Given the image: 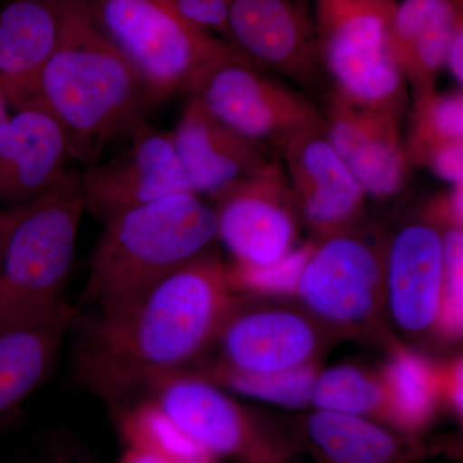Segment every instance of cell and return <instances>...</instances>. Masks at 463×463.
Listing matches in <instances>:
<instances>
[{
  "label": "cell",
  "mask_w": 463,
  "mask_h": 463,
  "mask_svg": "<svg viewBox=\"0 0 463 463\" xmlns=\"http://www.w3.org/2000/svg\"><path fill=\"white\" fill-rule=\"evenodd\" d=\"M230 267L209 249L123 306L99 313L76 347L79 380L118 404L173 376L218 339L236 309Z\"/></svg>",
  "instance_id": "obj_1"
},
{
  "label": "cell",
  "mask_w": 463,
  "mask_h": 463,
  "mask_svg": "<svg viewBox=\"0 0 463 463\" xmlns=\"http://www.w3.org/2000/svg\"><path fill=\"white\" fill-rule=\"evenodd\" d=\"M439 3L440 0H403L395 8L389 33V51L403 78L413 43Z\"/></svg>",
  "instance_id": "obj_30"
},
{
  "label": "cell",
  "mask_w": 463,
  "mask_h": 463,
  "mask_svg": "<svg viewBox=\"0 0 463 463\" xmlns=\"http://www.w3.org/2000/svg\"><path fill=\"white\" fill-rule=\"evenodd\" d=\"M441 392L457 414H462V364H456L441 373Z\"/></svg>",
  "instance_id": "obj_35"
},
{
  "label": "cell",
  "mask_w": 463,
  "mask_h": 463,
  "mask_svg": "<svg viewBox=\"0 0 463 463\" xmlns=\"http://www.w3.org/2000/svg\"><path fill=\"white\" fill-rule=\"evenodd\" d=\"M443 234L444 277L438 332L447 339L462 334L463 233L462 228H448Z\"/></svg>",
  "instance_id": "obj_29"
},
{
  "label": "cell",
  "mask_w": 463,
  "mask_h": 463,
  "mask_svg": "<svg viewBox=\"0 0 463 463\" xmlns=\"http://www.w3.org/2000/svg\"><path fill=\"white\" fill-rule=\"evenodd\" d=\"M410 136L404 143L411 165H422L423 158L443 143L463 138L462 90L438 93L429 87L413 93Z\"/></svg>",
  "instance_id": "obj_24"
},
{
  "label": "cell",
  "mask_w": 463,
  "mask_h": 463,
  "mask_svg": "<svg viewBox=\"0 0 463 463\" xmlns=\"http://www.w3.org/2000/svg\"><path fill=\"white\" fill-rule=\"evenodd\" d=\"M397 0H316L319 61L334 93L362 108L403 114L404 78L389 51Z\"/></svg>",
  "instance_id": "obj_6"
},
{
  "label": "cell",
  "mask_w": 463,
  "mask_h": 463,
  "mask_svg": "<svg viewBox=\"0 0 463 463\" xmlns=\"http://www.w3.org/2000/svg\"><path fill=\"white\" fill-rule=\"evenodd\" d=\"M33 463H90L87 457L65 440L52 441Z\"/></svg>",
  "instance_id": "obj_34"
},
{
  "label": "cell",
  "mask_w": 463,
  "mask_h": 463,
  "mask_svg": "<svg viewBox=\"0 0 463 463\" xmlns=\"http://www.w3.org/2000/svg\"><path fill=\"white\" fill-rule=\"evenodd\" d=\"M316 246L292 249L285 257L268 264H234L230 268L234 288L272 297L297 295L301 273Z\"/></svg>",
  "instance_id": "obj_28"
},
{
  "label": "cell",
  "mask_w": 463,
  "mask_h": 463,
  "mask_svg": "<svg viewBox=\"0 0 463 463\" xmlns=\"http://www.w3.org/2000/svg\"><path fill=\"white\" fill-rule=\"evenodd\" d=\"M323 121L328 141L365 196L386 200L403 188L411 164L401 115L356 106L332 91Z\"/></svg>",
  "instance_id": "obj_12"
},
{
  "label": "cell",
  "mask_w": 463,
  "mask_h": 463,
  "mask_svg": "<svg viewBox=\"0 0 463 463\" xmlns=\"http://www.w3.org/2000/svg\"><path fill=\"white\" fill-rule=\"evenodd\" d=\"M223 373H268L315 364L321 335L304 313L288 307L234 309L219 334Z\"/></svg>",
  "instance_id": "obj_16"
},
{
  "label": "cell",
  "mask_w": 463,
  "mask_h": 463,
  "mask_svg": "<svg viewBox=\"0 0 463 463\" xmlns=\"http://www.w3.org/2000/svg\"><path fill=\"white\" fill-rule=\"evenodd\" d=\"M71 160L69 139L47 109H14L0 125V206L33 203L66 175Z\"/></svg>",
  "instance_id": "obj_17"
},
{
  "label": "cell",
  "mask_w": 463,
  "mask_h": 463,
  "mask_svg": "<svg viewBox=\"0 0 463 463\" xmlns=\"http://www.w3.org/2000/svg\"><path fill=\"white\" fill-rule=\"evenodd\" d=\"M312 404L317 410L364 417L389 426L383 380L356 365H335L318 373Z\"/></svg>",
  "instance_id": "obj_23"
},
{
  "label": "cell",
  "mask_w": 463,
  "mask_h": 463,
  "mask_svg": "<svg viewBox=\"0 0 463 463\" xmlns=\"http://www.w3.org/2000/svg\"><path fill=\"white\" fill-rule=\"evenodd\" d=\"M283 154L286 176L307 223L323 240L350 231L365 194L337 156L325 127L298 134Z\"/></svg>",
  "instance_id": "obj_14"
},
{
  "label": "cell",
  "mask_w": 463,
  "mask_h": 463,
  "mask_svg": "<svg viewBox=\"0 0 463 463\" xmlns=\"http://www.w3.org/2000/svg\"><path fill=\"white\" fill-rule=\"evenodd\" d=\"M125 437L130 447L143 448L174 463H218L219 458L188 437L155 405L125 416Z\"/></svg>",
  "instance_id": "obj_26"
},
{
  "label": "cell",
  "mask_w": 463,
  "mask_h": 463,
  "mask_svg": "<svg viewBox=\"0 0 463 463\" xmlns=\"http://www.w3.org/2000/svg\"><path fill=\"white\" fill-rule=\"evenodd\" d=\"M155 407L216 458L240 463H294L281 439L213 383L170 376Z\"/></svg>",
  "instance_id": "obj_9"
},
{
  "label": "cell",
  "mask_w": 463,
  "mask_h": 463,
  "mask_svg": "<svg viewBox=\"0 0 463 463\" xmlns=\"http://www.w3.org/2000/svg\"><path fill=\"white\" fill-rule=\"evenodd\" d=\"M443 277L440 230L422 221L395 234L385 254L383 294L399 330L411 336L438 331Z\"/></svg>",
  "instance_id": "obj_15"
},
{
  "label": "cell",
  "mask_w": 463,
  "mask_h": 463,
  "mask_svg": "<svg viewBox=\"0 0 463 463\" xmlns=\"http://www.w3.org/2000/svg\"><path fill=\"white\" fill-rule=\"evenodd\" d=\"M87 212L80 173L66 175L20 207L0 265V332L75 317L63 297Z\"/></svg>",
  "instance_id": "obj_4"
},
{
  "label": "cell",
  "mask_w": 463,
  "mask_h": 463,
  "mask_svg": "<svg viewBox=\"0 0 463 463\" xmlns=\"http://www.w3.org/2000/svg\"><path fill=\"white\" fill-rule=\"evenodd\" d=\"M450 185H463V138L455 139L432 148L422 165Z\"/></svg>",
  "instance_id": "obj_32"
},
{
  "label": "cell",
  "mask_w": 463,
  "mask_h": 463,
  "mask_svg": "<svg viewBox=\"0 0 463 463\" xmlns=\"http://www.w3.org/2000/svg\"><path fill=\"white\" fill-rule=\"evenodd\" d=\"M118 463H174L166 457L158 455L152 450L143 449L138 447H129L123 458Z\"/></svg>",
  "instance_id": "obj_37"
},
{
  "label": "cell",
  "mask_w": 463,
  "mask_h": 463,
  "mask_svg": "<svg viewBox=\"0 0 463 463\" xmlns=\"http://www.w3.org/2000/svg\"><path fill=\"white\" fill-rule=\"evenodd\" d=\"M102 223L83 294L99 313L123 306L218 239L214 206L192 192L115 213Z\"/></svg>",
  "instance_id": "obj_3"
},
{
  "label": "cell",
  "mask_w": 463,
  "mask_h": 463,
  "mask_svg": "<svg viewBox=\"0 0 463 463\" xmlns=\"http://www.w3.org/2000/svg\"><path fill=\"white\" fill-rule=\"evenodd\" d=\"M38 106L62 127L72 158L97 164L111 143L129 139L154 109L147 87L103 32L91 0H71L56 51L38 85Z\"/></svg>",
  "instance_id": "obj_2"
},
{
  "label": "cell",
  "mask_w": 463,
  "mask_h": 463,
  "mask_svg": "<svg viewBox=\"0 0 463 463\" xmlns=\"http://www.w3.org/2000/svg\"><path fill=\"white\" fill-rule=\"evenodd\" d=\"M188 93L234 132L263 146L283 148L298 134L325 127L312 100L233 47L207 67Z\"/></svg>",
  "instance_id": "obj_7"
},
{
  "label": "cell",
  "mask_w": 463,
  "mask_h": 463,
  "mask_svg": "<svg viewBox=\"0 0 463 463\" xmlns=\"http://www.w3.org/2000/svg\"><path fill=\"white\" fill-rule=\"evenodd\" d=\"M173 3L192 25L227 38L228 18L234 0H173Z\"/></svg>",
  "instance_id": "obj_31"
},
{
  "label": "cell",
  "mask_w": 463,
  "mask_h": 463,
  "mask_svg": "<svg viewBox=\"0 0 463 463\" xmlns=\"http://www.w3.org/2000/svg\"><path fill=\"white\" fill-rule=\"evenodd\" d=\"M212 197L218 239L236 263H272L294 249L298 203L279 163L272 161Z\"/></svg>",
  "instance_id": "obj_10"
},
{
  "label": "cell",
  "mask_w": 463,
  "mask_h": 463,
  "mask_svg": "<svg viewBox=\"0 0 463 463\" xmlns=\"http://www.w3.org/2000/svg\"><path fill=\"white\" fill-rule=\"evenodd\" d=\"M318 373L315 362L279 373H222L221 380L245 397L289 410H300L312 404L313 388Z\"/></svg>",
  "instance_id": "obj_27"
},
{
  "label": "cell",
  "mask_w": 463,
  "mask_h": 463,
  "mask_svg": "<svg viewBox=\"0 0 463 463\" xmlns=\"http://www.w3.org/2000/svg\"><path fill=\"white\" fill-rule=\"evenodd\" d=\"M70 5L71 0H9L0 8V84L12 111L38 106L39 80Z\"/></svg>",
  "instance_id": "obj_19"
},
{
  "label": "cell",
  "mask_w": 463,
  "mask_h": 463,
  "mask_svg": "<svg viewBox=\"0 0 463 463\" xmlns=\"http://www.w3.org/2000/svg\"><path fill=\"white\" fill-rule=\"evenodd\" d=\"M462 214L463 185H452L447 194L432 201L423 221L443 232L448 228H462Z\"/></svg>",
  "instance_id": "obj_33"
},
{
  "label": "cell",
  "mask_w": 463,
  "mask_h": 463,
  "mask_svg": "<svg viewBox=\"0 0 463 463\" xmlns=\"http://www.w3.org/2000/svg\"><path fill=\"white\" fill-rule=\"evenodd\" d=\"M446 66L457 83L463 84V26L457 30L446 57Z\"/></svg>",
  "instance_id": "obj_36"
},
{
  "label": "cell",
  "mask_w": 463,
  "mask_h": 463,
  "mask_svg": "<svg viewBox=\"0 0 463 463\" xmlns=\"http://www.w3.org/2000/svg\"><path fill=\"white\" fill-rule=\"evenodd\" d=\"M170 136L190 190L199 196H214L272 163L263 145L234 132L191 96Z\"/></svg>",
  "instance_id": "obj_18"
},
{
  "label": "cell",
  "mask_w": 463,
  "mask_h": 463,
  "mask_svg": "<svg viewBox=\"0 0 463 463\" xmlns=\"http://www.w3.org/2000/svg\"><path fill=\"white\" fill-rule=\"evenodd\" d=\"M103 32L130 61L154 108L197 79L232 45L192 25L173 0H91Z\"/></svg>",
  "instance_id": "obj_5"
},
{
  "label": "cell",
  "mask_w": 463,
  "mask_h": 463,
  "mask_svg": "<svg viewBox=\"0 0 463 463\" xmlns=\"http://www.w3.org/2000/svg\"><path fill=\"white\" fill-rule=\"evenodd\" d=\"M21 207V206H20ZM20 207H8L0 206V265H2L3 248H5V239L14 219H16L18 210Z\"/></svg>",
  "instance_id": "obj_38"
},
{
  "label": "cell",
  "mask_w": 463,
  "mask_h": 463,
  "mask_svg": "<svg viewBox=\"0 0 463 463\" xmlns=\"http://www.w3.org/2000/svg\"><path fill=\"white\" fill-rule=\"evenodd\" d=\"M127 142L108 163L80 173L87 212L100 222L130 207L191 192L170 132L146 124Z\"/></svg>",
  "instance_id": "obj_11"
},
{
  "label": "cell",
  "mask_w": 463,
  "mask_h": 463,
  "mask_svg": "<svg viewBox=\"0 0 463 463\" xmlns=\"http://www.w3.org/2000/svg\"><path fill=\"white\" fill-rule=\"evenodd\" d=\"M75 317L0 332V426L51 373Z\"/></svg>",
  "instance_id": "obj_21"
},
{
  "label": "cell",
  "mask_w": 463,
  "mask_h": 463,
  "mask_svg": "<svg viewBox=\"0 0 463 463\" xmlns=\"http://www.w3.org/2000/svg\"><path fill=\"white\" fill-rule=\"evenodd\" d=\"M313 463H414L429 456L417 437L350 414L317 410L298 423Z\"/></svg>",
  "instance_id": "obj_20"
},
{
  "label": "cell",
  "mask_w": 463,
  "mask_h": 463,
  "mask_svg": "<svg viewBox=\"0 0 463 463\" xmlns=\"http://www.w3.org/2000/svg\"><path fill=\"white\" fill-rule=\"evenodd\" d=\"M463 26V0H440L417 35L405 70L413 93L435 87L438 72L446 66L450 42Z\"/></svg>",
  "instance_id": "obj_25"
},
{
  "label": "cell",
  "mask_w": 463,
  "mask_h": 463,
  "mask_svg": "<svg viewBox=\"0 0 463 463\" xmlns=\"http://www.w3.org/2000/svg\"><path fill=\"white\" fill-rule=\"evenodd\" d=\"M388 425L416 437L428 428L441 399V373L421 354L398 347L383 367Z\"/></svg>",
  "instance_id": "obj_22"
},
{
  "label": "cell",
  "mask_w": 463,
  "mask_h": 463,
  "mask_svg": "<svg viewBox=\"0 0 463 463\" xmlns=\"http://www.w3.org/2000/svg\"><path fill=\"white\" fill-rule=\"evenodd\" d=\"M385 255L352 231L316 246L297 295L317 319L339 330H362L385 306Z\"/></svg>",
  "instance_id": "obj_8"
},
{
  "label": "cell",
  "mask_w": 463,
  "mask_h": 463,
  "mask_svg": "<svg viewBox=\"0 0 463 463\" xmlns=\"http://www.w3.org/2000/svg\"><path fill=\"white\" fill-rule=\"evenodd\" d=\"M12 112L11 103H9L7 94L3 90L2 84H0V125L5 123V118H8Z\"/></svg>",
  "instance_id": "obj_39"
},
{
  "label": "cell",
  "mask_w": 463,
  "mask_h": 463,
  "mask_svg": "<svg viewBox=\"0 0 463 463\" xmlns=\"http://www.w3.org/2000/svg\"><path fill=\"white\" fill-rule=\"evenodd\" d=\"M225 42L301 84L315 83L322 70L315 21L298 0H234Z\"/></svg>",
  "instance_id": "obj_13"
}]
</instances>
